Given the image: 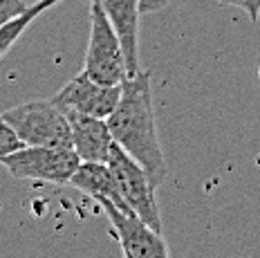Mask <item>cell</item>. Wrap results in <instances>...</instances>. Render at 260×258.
Instances as JSON below:
<instances>
[{
  "label": "cell",
  "mask_w": 260,
  "mask_h": 258,
  "mask_svg": "<svg viewBox=\"0 0 260 258\" xmlns=\"http://www.w3.org/2000/svg\"><path fill=\"white\" fill-rule=\"evenodd\" d=\"M96 3L106 12L110 25L115 27L126 56L128 77L139 72V0H88Z\"/></svg>",
  "instance_id": "9"
},
{
  "label": "cell",
  "mask_w": 260,
  "mask_h": 258,
  "mask_svg": "<svg viewBox=\"0 0 260 258\" xmlns=\"http://www.w3.org/2000/svg\"><path fill=\"white\" fill-rule=\"evenodd\" d=\"M258 79H260V66H258Z\"/></svg>",
  "instance_id": "16"
},
{
  "label": "cell",
  "mask_w": 260,
  "mask_h": 258,
  "mask_svg": "<svg viewBox=\"0 0 260 258\" xmlns=\"http://www.w3.org/2000/svg\"><path fill=\"white\" fill-rule=\"evenodd\" d=\"M5 121L12 126L23 146H72L68 115L54 101H27L5 110Z\"/></svg>",
  "instance_id": "2"
},
{
  "label": "cell",
  "mask_w": 260,
  "mask_h": 258,
  "mask_svg": "<svg viewBox=\"0 0 260 258\" xmlns=\"http://www.w3.org/2000/svg\"><path fill=\"white\" fill-rule=\"evenodd\" d=\"M101 209L115 229L121 251L130 258H171L161 231L146 224L139 216L130 211H121L110 202H101Z\"/></svg>",
  "instance_id": "6"
},
{
  "label": "cell",
  "mask_w": 260,
  "mask_h": 258,
  "mask_svg": "<svg viewBox=\"0 0 260 258\" xmlns=\"http://www.w3.org/2000/svg\"><path fill=\"white\" fill-rule=\"evenodd\" d=\"M58 3H61V0H36V3L29 5V9L20 14L18 18L5 23L3 27H0V58L12 50V47L16 45V41L25 34L27 27H29V25L39 18V16H43L47 9H52L54 5H58Z\"/></svg>",
  "instance_id": "11"
},
{
  "label": "cell",
  "mask_w": 260,
  "mask_h": 258,
  "mask_svg": "<svg viewBox=\"0 0 260 258\" xmlns=\"http://www.w3.org/2000/svg\"><path fill=\"white\" fill-rule=\"evenodd\" d=\"M70 184H72L74 189L83 191L85 196H90L92 200H96L99 204L110 202L121 209V211H130V207L126 204V200H123L121 191H119L117 177L106 162H81L77 173L70 180Z\"/></svg>",
  "instance_id": "10"
},
{
  "label": "cell",
  "mask_w": 260,
  "mask_h": 258,
  "mask_svg": "<svg viewBox=\"0 0 260 258\" xmlns=\"http://www.w3.org/2000/svg\"><path fill=\"white\" fill-rule=\"evenodd\" d=\"M106 164L115 173L119 191H121L130 211L142 218L146 224H150L153 229L161 231V216H159V207H157V200H155L157 186L150 182V177L142 169V164L135 162L121 146H117V142L112 146L110 157H108Z\"/></svg>",
  "instance_id": "5"
},
{
  "label": "cell",
  "mask_w": 260,
  "mask_h": 258,
  "mask_svg": "<svg viewBox=\"0 0 260 258\" xmlns=\"http://www.w3.org/2000/svg\"><path fill=\"white\" fill-rule=\"evenodd\" d=\"M123 258H130V256H126V254H123Z\"/></svg>",
  "instance_id": "17"
},
{
  "label": "cell",
  "mask_w": 260,
  "mask_h": 258,
  "mask_svg": "<svg viewBox=\"0 0 260 258\" xmlns=\"http://www.w3.org/2000/svg\"><path fill=\"white\" fill-rule=\"evenodd\" d=\"M20 146H23V142L16 137V133L12 131V126H9V123L0 117V162H3L9 153L18 150Z\"/></svg>",
  "instance_id": "12"
},
{
  "label": "cell",
  "mask_w": 260,
  "mask_h": 258,
  "mask_svg": "<svg viewBox=\"0 0 260 258\" xmlns=\"http://www.w3.org/2000/svg\"><path fill=\"white\" fill-rule=\"evenodd\" d=\"M83 72L92 81L106 85H121L128 77L121 41L106 12L96 3H90V41L85 50Z\"/></svg>",
  "instance_id": "3"
},
{
  "label": "cell",
  "mask_w": 260,
  "mask_h": 258,
  "mask_svg": "<svg viewBox=\"0 0 260 258\" xmlns=\"http://www.w3.org/2000/svg\"><path fill=\"white\" fill-rule=\"evenodd\" d=\"M215 3L226 5V7L242 9L253 23H258V18H260V0H215Z\"/></svg>",
  "instance_id": "14"
},
{
  "label": "cell",
  "mask_w": 260,
  "mask_h": 258,
  "mask_svg": "<svg viewBox=\"0 0 260 258\" xmlns=\"http://www.w3.org/2000/svg\"><path fill=\"white\" fill-rule=\"evenodd\" d=\"M27 9H29V5L25 0H0V27L5 23H9V20L18 18Z\"/></svg>",
  "instance_id": "13"
},
{
  "label": "cell",
  "mask_w": 260,
  "mask_h": 258,
  "mask_svg": "<svg viewBox=\"0 0 260 258\" xmlns=\"http://www.w3.org/2000/svg\"><path fill=\"white\" fill-rule=\"evenodd\" d=\"M0 164L18 180L70 184L81 157L72 146H20Z\"/></svg>",
  "instance_id": "4"
},
{
  "label": "cell",
  "mask_w": 260,
  "mask_h": 258,
  "mask_svg": "<svg viewBox=\"0 0 260 258\" xmlns=\"http://www.w3.org/2000/svg\"><path fill=\"white\" fill-rule=\"evenodd\" d=\"M106 121L117 146H121L135 162L142 164L150 182L159 186L169 177V166L157 135L150 72L139 70L137 74L123 79L119 104Z\"/></svg>",
  "instance_id": "1"
},
{
  "label": "cell",
  "mask_w": 260,
  "mask_h": 258,
  "mask_svg": "<svg viewBox=\"0 0 260 258\" xmlns=\"http://www.w3.org/2000/svg\"><path fill=\"white\" fill-rule=\"evenodd\" d=\"M119 96H121V85L96 83L85 72H81L74 79H70L63 85V90H58L52 96V101L61 106L63 110H74L99 117V119H108L110 112L117 108Z\"/></svg>",
  "instance_id": "7"
},
{
  "label": "cell",
  "mask_w": 260,
  "mask_h": 258,
  "mask_svg": "<svg viewBox=\"0 0 260 258\" xmlns=\"http://www.w3.org/2000/svg\"><path fill=\"white\" fill-rule=\"evenodd\" d=\"M65 115L72 131V148L77 150L81 162H108L115 146L108 121L74 110H65Z\"/></svg>",
  "instance_id": "8"
},
{
  "label": "cell",
  "mask_w": 260,
  "mask_h": 258,
  "mask_svg": "<svg viewBox=\"0 0 260 258\" xmlns=\"http://www.w3.org/2000/svg\"><path fill=\"white\" fill-rule=\"evenodd\" d=\"M169 3L171 0H139V9H142V14H155L161 12Z\"/></svg>",
  "instance_id": "15"
}]
</instances>
